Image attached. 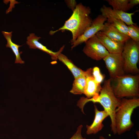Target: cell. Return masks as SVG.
<instances>
[{
	"instance_id": "cell-13",
	"label": "cell",
	"mask_w": 139,
	"mask_h": 139,
	"mask_svg": "<svg viewBox=\"0 0 139 139\" xmlns=\"http://www.w3.org/2000/svg\"><path fill=\"white\" fill-rule=\"evenodd\" d=\"M88 73L86 76V83L84 94L88 99L99 95L102 89L101 84L97 83L92 75V68L87 69Z\"/></svg>"
},
{
	"instance_id": "cell-23",
	"label": "cell",
	"mask_w": 139,
	"mask_h": 139,
	"mask_svg": "<svg viewBox=\"0 0 139 139\" xmlns=\"http://www.w3.org/2000/svg\"><path fill=\"white\" fill-rule=\"evenodd\" d=\"M66 2L68 6L73 11L76 5V2L75 0H67Z\"/></svg>"
},
{
	"instance_id": "cell-14",
	"label": "cell",
	"mask_w": 139,
	"mask_h": 139,
	"mask_svg": "<svg viewBox=\"0 0 139 139\" xmlns=\"http://www.w3.org/2000/svg\"><path fill=\"white\" fill-rule=\"evenodd\" d=\"M112 39L117 42L125 43L130 38L120 32L107 22L101 31Z\"/></svg>"
},
{
	"instance_id": "cell-4",
	"label": "cell",
	"mask_w": 139,
	"mask_h": 139,
	"mask_svg": "<svg viewBox=\"0 0 139 139\" xmlns=\"http://www.w3.org/2000/svg\"><path fill=\"white\" fill-rule=\"evenodd\" d=\"M112 86L115 96L120 99L125 97L139 96V76L125 75L117 77Z\"/></svg>"
},
{
	"instance_id": "cell-19",
	"label": "cell",
	"mask_w": 139,
	"mask_h": 139,
	"mask_svg": "<svg viewBox=\"0 0 139 139\" xmlns=\"http://www.w3.org/2000/svg\"><path fill=\"white\" fill-rule=\"evenodd\" d=\"M106 1L112 7V9L125 12L130 10L129 0H107Z\"/></svg>"
},
{
	"instance_id": "cell-16",
	"label": "cell",
	"mask_w": 139,
	"mask_h": 139,
	"mask_svg": "<svg viewBox=\"0 0 139 139\" xmlns=\"http://www.w3.org/2000/svg\"><path fill=\"white\" fill-rule=\"evenodd\" d=\"M12 31L9 32L2 31L3 34L7 41L6 47L10 48L14 54L15 56V63L24 64V62L20 56V55L22 53V52H19V47H21L22 46L16 44L12 41Z\"/></svg>"
},
{
	"instance_id": "cell-7",
	"label": "cell",
	"mask_w": 139,
	"mask_h": 139,
	"mask_svg": "<svg viewBox=\"0 0 139 139\" xmlns=\"http://www.w3.org/2000/svg\"><path fill=\"white\" fill-rule=\"evenodd\" d=\"M83 50V53L88 57L96 60L103 59L109 54L95 35L85 42Z\"/></svg>"
},
{
	"instance_id": "cell-15",
	"label": "cell",
	"mask_w": 139,
	"mask_h": 139,
	"mask_svg": "<svg viewBox=\"0 0 139 139\" xmlns=\"http://www.w3.org/2000/svg\"><path fill=\"white\" fill-rule=\"evenodd\" d=\"M58 59L66 65L73 75L74 79L83 76H86L88 73L86 70L84 71L77 67L67 56L61 53L57 56Z\"/></svg>"
},
{
	"instance_id": "cell-5",
	"label": "cell",
	"mask_w": 139,
	"mask_h": 139,
	"mask_svg": "<svg viewBox=\"0 0 139 139\" xmlns=\"http://www.w3.org/2000/svg\"><path fill=\"white\" fill-rule=\"evenodd\" d=\"M121 54L124 60L125 72L138 73L139 70L137 65L139 59V42L131 38L129 39L125 43Z\"/></svg>"
},
{
	"instance_id": "cell-3",
	"label": "cell",
	"mask_w": 139,
	"mask_h": 139,
	"mask_svg": "<svg viewBox=\"0 0 139 139\" xmlns=\"http://www.w3.org/2000/svg\"><path fill=\"white\" fill-rule=\"evenodd\" d=\"M139 106V99L123 98L120 106L116 109L115 116L117 133L121 135L130 131L134 126L131 116L134 110Z\"/></svg>"
},
{
	"instance_id": "cell-21",
	"label": "cell",
	"mask_w": 139,
	"mask_h": 139,
	"mask_svg": "<svg viewBox=\"0 0 139 139\" xmlns=\"http://www.w3.org/2000/svg\"><path fill=\"white\" fill-rule=\"evenodd\" d=\"M92 75L95 81L100 84H101L105 77V75L101 73L99 68L97 66L92 68Z\"/></svg>"
},
{
	"instance_id": "cell-25",
	"label": "cell",
	"mask_w": 139,
	"mask_h": 139,
	"mask_svg": "<svg viewBox=\"0 0 139 139\" xmlns=\"http://www.w3.org/2000/svg\"><path fill=\"white\" fill-rule=\"evenodd\" d=\"M99 139H108L104 137L103 136H99Z\"/></svg>"
},
{
	"instance_id": "cell-9",
	"label": "cell",
	"mask_w": 139,
	"mask_h": 139,
	"mask_svg": "<svg viewBox=\"0 0 139 139\" xmlns=\"http://www.w3.org/2000/svg\"><path fill=\"white\" fill-rule=\"evenodd\" d=\"M101 14L103 15H108L115 18L119 19L127 26L134 24L132 21V16L138 11L137 10L133 12L128 13L122 11L114 10L111 7L103 5L100 9Z\"/></svg>"
},
{
	"instance_id": "cell-17",
	"label": "cell",
	"mask_w": 139,
	"mask_h": 139,
	"mask_svg": "<svg viewBox=\"0 0 139 139\" xmlns=\"http://www.w3.org/2000/svg\"><path fill=\"white\" fill-rule=\"evenodd\" d=\"M103 16L107 18V23L120 32L129 37L128 33V26L124 22L119 19L115 18L111 16L108 15Z\"/></svg>"
},
{
	"instance_id": "cell-24",
	"label": "cell",
	"mask_w": 139,
	"mask_h": 139,
	"mask_svg": "<svg viewBox=\"0 0 139 139\" xmlns=\"http://www.w3.org/2000/svg\"><path fill=\"white\" fill-rule=\"evenodd\" d=\"M139 4V0H129V5L130 9Z\"/></svg>"
},
{
	"instance_id": "cell-6",
	"label": "cell",
	"mask_w": 139,
	"mask_h": 139,
	"mask_svg": "<svg viewBox=\"0 0 139 139\" xmlns=\"http://www.w3.org/2000/svg\"><path fill=\"white\" fill-rule=\"evenodd\" d=\"M111 80L124 75V60L121 53H109L103 59Z\"/></svg>"
},
{
	"instance_id": "cell-20",
	"label": "cell",
	"mask_w": 139,
	"mask_h": 139,
	"mask_svg": "<svg viewBox=\"0 0 139 139\" xmlns=\"http://www.w3.org/2000/svg\"><path fill=\"white\" fill-rule=\"evenodd\" d=\"M128 26L129 36L133 40L139 42V28L136 23Z\"/></svg>"
},
{
	"instance_id": "cell-10",
	"label": "cell",
	"mask_w": 139,
	"mask_h": 139,
	"mask_svg": "<svg viewBox=\"0 0 139 139\" xmlns=\"http://www.w3.org/2000/svg\"><path fill=\"white\" fill-rule=\"evenodd\" d=\"M99 40L109 53H121L125 43L115 41L110 38L101 31L96 34Z\"/></svg>"
},
{
	"instance_id": "cell-22",
	"label": "cell",
	"mask_w": 139,
	"mask_h": 139,
	"mask_svg": "<svg viewBox=\"0 0 139 139\" xmlns=\"http://www.w3.org/2000/svg\"><path fill=\"white\" fill-rule=\"evenodd\" d=\"M83 125H80L77 128V130L76 133L70 139H86L83 138L81 135V131L83 127Z\"/></svg>"
},
{
	"instance_id": "cell-18",
	"label": "cell",
	"mask_w": 139,
	"mask_h": 139,
	"mask_svg": "<svg viewBox=\"0 0 139 139\" xmlns=\"http://www.w3.org/2000/svg\"><path fill=\"white\" fill-rule=\"evenodd\" d=\"M86 77L82 76L75 79L70 92L74 94H84L86 83Z\"/></svg>"
},
{
	"instance_id": "cell-2",
	"label": "cell",
	"mask_w": 139,
	"mask_h": 139,
	"mask_svg": "<svg viewBox=\"0 0 139 139\" xmlns=\"http://www.w3.org/2000/svg\"><path fill=\"white\" fill-rule=\"evenodd\" d=\"M91 9L80 3L77 5L69 19L65 21L64 25L58 29L51 31L50 34L53 35L58 31H70L72 34L71 44L81 35L90 26L93 20L90 16Z\"/></svg>"
},
{
	"instance_id": "cell-8",
	"label": "cell",
	"mask_w": 139,
	"mask_h": 139,
	"mask_svg": "<svg viewBox=\"0 0 139 139\" xmlns=\"http://www.w3.org/2000/svg\"><path fill=\"white\" fill-rule=\"evenodd\" d=\"M107 18L102 15H98L93 20L91 24L84 33L71 44V49L85 42L95 36L103 29L104 24L107 21Z\"/></svg>"
},
{
	"instance_id": "cell-12",
	"label": "cell",
	"mask_w": 139,
	"mask_h": 139,
	"mask_svg": "<svg viewBox=\"0 0 139 139\" xmlns=\"http://www.w3.org/2000/svg\"><path fill=\"white\" fill-rule=\"evenodd\" d=\"M94 107L95 116L93 122L90 125H86L87 135L95 134L101 130L104 126L102 123L103 121L109 116L105 110H99L95 105Z\"/></svg>"
},
{
	"instance_id": "cell-11",
	"label": "cell",
	"mask_w": 139,
	"mask_h": 139,
	"mask_svg": "<svg viewBox=\"0 0 139 139\" xmlns=\"http://www.w3.org/2000/svg\"><path fill=\"white\" fill-rule=\"evenodd\" d=\"M41 38L40 37L37 36L34 33H30L27 37L26 43L29 46L30 49H38L49 54L53 60H56L58 59V55L61 53L64 48V46L62 47L58 51L54 52L49 49L39 42V40Z\"/></svg>"
},
{
	"instance_id": "cell-26",
	"label": "cell",
	"mask_w": 139,
	"mask_h": 139,
	"mask_svg": "<svg viewBox=\"0 0 139 139\" xmlns=\"http://www.w3.org/2000/svg\"><path fill=\"white\" fill-rule=\"evenodd\" d=\"M139 139V138H138V139Z\"/></svg>"
},
{
	"instance_id": "cell-1",
	"label": "cell",
	"mask_w": 139,
	"mask_h": 139,
	"mask_svg": "<svg viewBox=\"0 0 139 139\" xmlns=\"http://www.w3.org/2000/svg\"><path fill=\"white\" fill-rule=\"evenodd\" d=\"M111 81L109 79L104 81L99 95L90 99L82 97L78 101L77 105L82 110L84 105L88 102L100 103L110 116L111 131L115 134H117L115 121L116 110L121 104V99L115 96L111 85Z\"/></svg>"
}]
</instances>
